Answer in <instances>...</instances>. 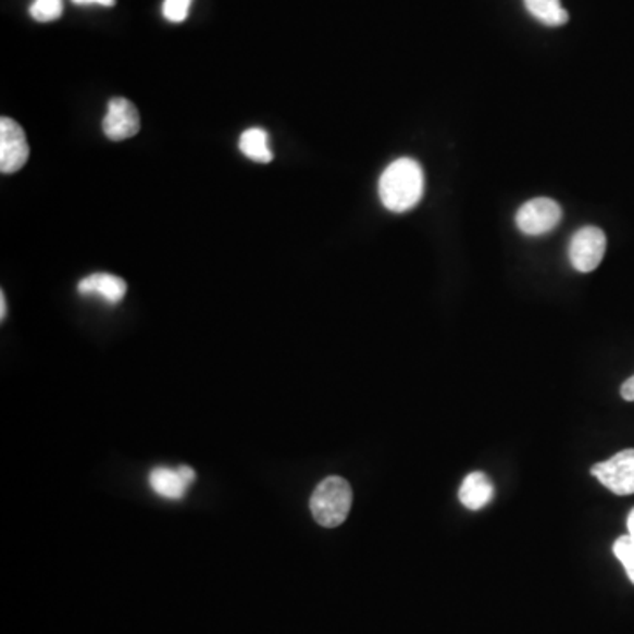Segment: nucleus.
Here are the masks:
<instances>
[{
	"instance_id": "f257e3e1",
	"label": "nucleus",
	"mask_w": 634,
	"mask_h": 634,
	"mask_svg": "<svg viewBox=\"0 0 634 634\" xmlns=\"http://www.w3.org/2000/svg\"><path fill=\"white\" fill-rule=\"evenodd\" d=\"M425 175L414 159L402 158L391 162L380 178L381 203L389 212L402 213L422 201Z\"/></svg>"
},
{
	"instance_id": "f03ea898",
	"label": "nucleus",
	"mask_w": 634,
	"mask_h": 634,
	"mask_svg": "<svg viewBox=\"0 0 634 634\" xmlns=\"http://www.w3.org/2000/svg\"><path fill=\"white\" fill-rule=\"evenodd\" d=\"M352 506V488L344 477L330 476L315 486L311 511L321 527L334 529L346 522Z\"/></svg>"
},
{
	"instance_id": "7ed1b4c3",
	"label": "nucleus",
	"mask_w": 634,
	"mask_h": 634,
	"mask_svg": "<svg viewBox=\"0 0 634 634\" xmlns=\"http://www.w3.org/2000/svg\"><path fill=\"white\" fill-rule=\"evenodd\" d=\"M607 252V235L596 226H585L571 237L570 254L574 270L582 274H591L601 264Z\"/></svg>"
},
{
	"instance_id": "20e7f679",
	"label": "nucleus",
	"mask_w": 634,
	"mask_h": 634,
	"mask_svg": "<svg viewBox=\"0 0 634 634\" xmlns=\"http://www.w3.org/2000/svg\"><path fill=\"white\" fill-rule=\"evenodd\" d=\"M560 219H562V209L557 201L550 198H534L520 207L514 221L523 235L542 237L551 229H556Z\"/></svg>"
},
{
	"instance_id": "39448f33",
	"label": "nucleus",
	"mask_w": 634,
	"mask_h": 634,
	"mask_svg": "<svg viewBox=\"0 0 634 634\" xmlns=\"http://www.w3.org/2000/svg\"><path fill=\"white\" fill-rule=\"evenodd\" d=\"M591 474L616 496H633L634 449H624L613 455L607 462L596 463Z\"/></svg>"
},
{
	"instance_id": "423d86ee",
	"label": "nucleus",
	"mask_w": 634,
	"mask_h": 634,
	"mask_svg": "<svg viewBox=\"0 0 634 634\" xmlns=\"http://www.w3.org/2000/svg\"><path fill=\"white\" fill-rule=\"evenodd\" d=\"M28 149L27 136L18 122L8 116L0 119V172L11 175L22 170L27 164Z\"/></svg>"
},
{
	"instance_id": "0eeeda50",
	"label": "nucleus",
	"mask_w": 634,
	"mask_h": 634,
	"mask_svg": "<svg viewBox=\"0 0 634 634\" xmlns=\"http://www.w3.org/2000/svg\"><path fill=\"white\" fill-rule=\"evenodd\" d=\"M141 122L133 102L125 98H113L108 102V112L102 121V133L112 141H124L138 135Z\"/></svg>"
},
{
	"instance_id": "6e6552de",
	"label": "nucleus",
	"mask_w": 634,
	"mask_h": 634,
	"mask_svg": "<svg viewBox=\"0 0 634 634\" xmlns=\"http://www.w3.org/2000/svg\"><path fill=\"white\" fill-rule=\"evenodd\" d=\"M196 473L187 465L181 468H156L150 473L149 483L159 497L170 500H181L186 496L187 488L195 483Z\"/></svg>"
},
{
	"instance_id": "1a4fd4ad",
	"label": "nucleus",
	"mask_w": 634,
	"mask_h": 634,
	"mask_svg": "<svg viewBox=\"0 0 634 634\" xmlns=\"http://www.w3.org/2000/svg\"><path fill=\"white\" fill-rule=\"evenodd\" d=\"M78 293L82 297H99L110 306H116L124 300L127 284L116 275L92 274L78 284Z\"/></svg>"
},
{
	"instance_id": "9d476101",
	"label": "nucleus",
	"mask_w": 634,
	"mask_h": 634,
	"mask_svg": "<svg viewBox=\"0 0 634 634\" xmlns=\"http://www.w3.org/2000/svg\"><path fill=\"white\" fill-rule=\"evenodd\" d=\"M496 496L490 477L485 473H471L463 480L459 490V499L468 510L477 511L490 505L492 499Z\"/></svg>"
},
{
	"instance_id": "9b49d317",
	"label": "nucleus",
	"mask_w": 634,
	"mask_h": 634,
	"mask_svg": "<svg viewBox=\"0 0 634 634\" xmlns=\"http://www.w3.org/2000/svg\"><path fill=\"white\" fill-rule=\"evenodd\" d=\"M238 147L250 161L269 164L274 159V153L270 149L269 133L261 127H250V129L244 130Z\"/></svg>"
},
{
	"instance_id": "f8f14e48",
	"label": "nucleus",
	"mask_w": 634,
	"mask_h": 634,
	"mask_svg": "<svg viewBox=\"0 0 634 634\" xmlns=\"http://www.w3.org/2000/svg\"><path fill=\"white\" fill-rule=\"evenodd\" d=\"M523 4L537 22L548 27H562L570 22V13L560 5V0H523Z\"/></svg>"
},
{
	"instance_id": "ddd939ff",
	"label": "nucleus",
	"mask_w": 634,
	"mask_h": 634,
	"mask_svg": "<svg viewBox=\"0 0 634 634\" xmlns=\"http://www.w3.org/2000/svg\"><path fill=\"white\" fill-rule=\"evenodd\" d=\"M62 11H64L62 0H34L33 5H30V16L41 24L61 18Z\"/></svg>"
},
{
	"instance_id": "4468645a",
	"label": "nucleus",
	"mask_w": 634,
	"mask_h": 634,
	"mask_svg": "<svg viewBox=\"0 0 634 634\" xmlns=\"http://www.w3.org/2000/svg\"><path fill=\"white\" fill-rule=\"evenodd\" d=\"M613 554H616L617 559L621 560L622 565H624L625 573H627V579L631 580V584L634 585V539L627 534V536H622L613 543Z\"/></svg>"
},
{
	"instance_id": "2eb2a0df",
	"label": "nucleus",
	"mask_w": 634,
	"mask_h": 634,
	"mask_svg": "<svg viewBox=\"0 0 634 634\" xmlns=\"http://www.w3.org/2000/svg\"><path fill=\"white\" fill-rule=\"evenodd\" d=\"M190 5H192V0H164L162 14L167 22L182 24L189 16Z\"/></svg>"
},
{
	"instance_id": "dca6fc26",
	"label": "nucleus",
	"mask_w": 634,
	"mask_h": 634,
	"mask_svg": "<svg viewBox=\"0 0 634 634\" xmlns=\"http://www.w3.org/2000/svg\"><path fill=\"white\" fill-rule=\"evenodd\" d=\"M621 395L627 402H634V375L622 385Z\"/></svg>"
},
{
	"instance_id": "f3484780",
	"label": "nucleus",
	"mask_w": 634,
	"mask_h": 634,
	"mask_svg": "<svg viewBox=\"0 0 634 634\" xmlns=\"http://www.w3.org/2000/svg\"><path fill=\"white\" fill-rule=\"evenodd\" d=\"M78 5H104V8H112L116 0H73Z\"/></svg>"
},
{
	"instance_id": "a211bd4d",
	"label": "nucleus",
	"mask_w": 634,
	"mask_h": 634,
	"mask_svg": "<svg viewBox=\"0 0 634 634\" xmlns=\"http://www.w3.org/2000/svg\"><path fill=\"white\" fill-rule=\"evenodd\" d=\"M5 314H8V306H5V295L4 291L0 293V318L5 320Z\"/></svg>"
},
{
	"instance_id": "6ab92c4d",
	"label": "nucleus",
	"mask_w": 634,
	"mask_h": 634,
	"mask_svg": "<svg viewBox=\"0 0 634 634\" xmlns=\"http://www.w3.org/2000/svg\"><path fill=\"white\" fill-rule=\"evenodd\" d=\"M627 531H630V536L634 539V510L627 517Z\"/></svg>"
}]
</instances>
